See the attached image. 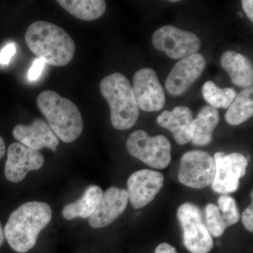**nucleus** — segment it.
<instances>
[{"mask_svg":"<svg viewBox=\"0 0 253 253\" xmlns=\"http://www.w3.org/2000/svg\"><path fill=\"white\" fill-rule=\"evenodd\" d=\"M194 116L189 108L177 106L172 111H163L157 118L161 127L172 133L177 144L184 145L192 139Z\"/></svg>","mask_w":253,"mask_h":253,"instance_id":"obj_16","label":"nucleus"},{"mask_svg":"<svg viewBox=\"0 0 253 253\" xmlns=\"http://www.w3.org/2000/svg\"><path fill=\"white\" fill-rule=\"evenodd\" d=\"M57 2L68 13L83 21L98 19L106 9L104 0H59Z\"/></svg>","mask_w":253,"mask_h":253,"instance_id":"obj_20","label":"nucleus"},{"mask_svg":"<svg viewBox=\"0 0 253 253\" xmlns=\"http://www.w3.org/2000/svg\"><path fill=\"white\" fill-rule=\"evenodd\" d=\"M132 89L136 104L142 111L155 112L164 107L166 94L154 70L145 68L136 71Z\"/></svg>","mask_w":253,"mask_h":253,"instance_id":"obj_10","label":"nucleus"},{"mask_svg":"<svg viewBox=\"0 0 253 253\" xmlns=\"http://www.w3.org/2000/svg\"><path fill=\"white\" fill-rule=\"evenodd\" d=\"M25 40L33 54L51 66H66L76 52L71 37L62 28L47 21H38L30 25Z\"/></svg>","mask_w":253,"mask_h":253,"instance_id":"obj_2","label":"nucleus"},{"mask_svg":"<svg viewBox=\"0 0 253 253\" xmlns=\"http://www.w3.org/2000/svg\"><path fill=\"white\" fill-rule=\"evenodd\" d=\"M100 91L109 103L113 126L119 130L132 127L139 118V109L127 78L121 73L109 75L100 83Z\"/></svg>","mask_w":253,"mask_h":253,"instance_id":"obj_4","label":"nucleus"},{"mask_svg":"<svg viewBox=\"0 0 253 253\" xmlns=\"http://www.w3.org/2000/svg\"><path fill=\"white\" fill-rule=\"evenodd\" d=\"M153 45L172 59H181L198 53L201 46L199 37L191 32L166 26L155 32Z\"/></svg>","mask_w":253,"mask_h":253,"instance_id":"obj_8","label":"nucleus"},{"mask_svg":"<svg viewBox=\"0 0 253 253\" xmlns=\"http://www.w3.org/2000/svg\"><path fill=\"white\" fill-rule=\"evenodd\" d=\"M13 136L19 143L30 149L39 151L48 148L56 151L59 141L51 128L41 118H37L31 124H18L13 129Z\"/></svg>","mask_w":253,"mask_h":253,"instance_id":"obj_15","label":"nucleus"},{"mask_svg":"<svg viewBox=\"0 0 253 253\" xmlns=\"http://www.w3.org/2000/svg\"><path fill=\"white\" fill-rule=\"evenodd\" d=\"M37 104L55 135L66 143L76 141L83 130V120L76 104L56 91H42Z\"/></svg>","mask_w":253,"mask_h":253,"instance_id":"obj_3","label":"nucleus"},{"mask_svg":"<svg viewBox=\"0 0 253 253\" xmlns=\"http://www.w3.org/2000/svg\"><path fill=\"white\" fill-rule=\"evenodd\" d=\"M45 63V61L42 59H38L34 61L28 73V78L30 81H36L41 76Z\"/></svg>","mask_w":253,"mask_h":253,"instance_id":"obj_25","label":"nucleus"},{"mask_svg":"<svg viewBox=\"0 0 253 253\" xmlns=\"http://www.w3.org/2000/svg\"><path fill=\"white\" fill-rule=\"evenodd\" d=\"M4 234L3 232L2 229H1V224H0V247L4 244Z\"/></svg>","mask_w":253,"mask_h":253,"instance_id":"obj_31","label":"nucleus"},{"mask_svg":"<svg viewBox=\"0 0 253 253\" xmlns=\"http://www.w3.org/2000/svg\"><path fill=\"white\" fill-rule=\"evenodd\" d=\"M253 115V88H246L237 94L234 101L228 108L226 113V122L231 126H239Z\"/></svg>","mask_w":253,"mask_h":253,"instance_id":"obj_21","label":"nucleus"},{"mask_svg":"<svg viewBox=\"0 0 253 253\" xmlns=\"http://www.w3.org/2000/svg\"><path fill=\"white\" fill-rule=\"evenodd\" d=\"M243 9L247 15L248 17L251 20V22L253 21V0H243L242 1Z\"/></svg>","mask_w":253,"mask_h":253,"instance_id":"obj_29","label":"nucleus"},{"mask_svg":"<svg viewBox=\"0 0 253 253\" xmlns=\"http://www.w3.org/2000/svg\"><path fill=\"white\" fill-rule=\"evenodd\" d=\"M5 153H6V145L3 138L0 136V159L4 157Z\"/></svg>","mask_w":253,"mask_h":253,"instance_id":"obj_30","label":"nucleus"},{"mask_svg":"<svg viewBox=\"0 0 253 253\" xmlns=\"http://www.w3.org/2000/svg\"><path fill=\"white\" fill-rule=\"evenodd\" d=\"M183 231V242L191 253H208L213 247L212 236L203 221L202 213L196 205L185 203L176 212Z\"/></svg>","mask_w":253,"mask_h":253,"instance_id":"obj_6","label":"nucleus"},{"mask_svg":"<svg viewBox=\"0 0 253 253\" xmlns=\"http://www.w3.org/2000/svg\"><path fill=\"white\" fill-rule=\"evenodd\" d=\"M16 46L14 43H10L5 46L0 51V63L2 65H6L9 63L11 58L16 53Z\"/></svg>","mask_w":253,"mask_h":253,"instance_id":"obj_26","label":"nucleus"},{"mask_svg":"<svg viewBox=\"0 0 253 253\" xmlns=\"http://www.w3.org/2000/svg\"><path fill=\"white\" fill-rule=\"evenodd\" d=\"M169 1H170V2H178L179 1H178V0H170Z\"/></svg>","mask_w":253,"mask_h":253,"instance_id":"obj_32","label":"nucleus"},{"mask_svg":"<svg viewBox=\"0 0 253 253\" xmlns=\"http://www.w3.org/2000/svg\"><path fill=\"white\" fill-rule=\"evenodd\" d=\"M126 147L131 156L153 168L165 169L171 162L170 141L163 135L151 136L136 130L128 137Z\"/></svg>","mask_w":253,"mask_h":253,"instance_id":"obj_5","label":"nucleus"},{"mask_svg":"<svg viewBox=\"0 0 253 253\" xmlns=\"http://www.w3.org/2000/svg\"><path fill=\"white\" fill-rule=\"evenodd\" d=\"M129 196L126 190L110 187L103 194L94 213L89 217V224L94 229L111 224L126 209Z\"/></svg>","mask_w":253,"mask_h":253,"instance_id":"obj_14","label":"nucleus"},{"mask_svg":"<svg viewBox=\"0 0 253 253\" xmlns=\"http://www.w3.org/2000/svg\"><path fill=\"white\" fill-rule=\"evenodd\" d=\"M103 194L104 192L99 186H89L77 201L66 205L63 208V217L67 220L90 217L97 207Z\"/></svg>","mask_w":253,"mask_h":253,"instance_id":"obj_19","label":"nucleus"},{"mask_svg":"<svg viewBox=\"0 0 253 253\" xmlns=\"http://www.w3.org/2000/svg\"><path fill=\"white\" fill-rule=\"evenodd\" d=\"M44 163V156L39 151L30 149L19 142L12 143L7 149L5 176L11 182H21L30 171L41 169Z\"/></svg>","mask_w":253,"mask_h":253,"instance_id":"obj_11","label":"nucleus"},{"mask_svg":"<svg viewBox=\"0 0 253 253\" xmlns=\"http://www.w3.org/2000/svg\"><path fill=\"white\" fill-rule=\"evenodd\" d=\"M243 224L250 232L253 231V202L245 210L242 214Z\"/></svg>","mask_w":253,"mask_h":253,"instance_id":"obj_27","label":"nucleus"},{"mask_svg":"<svg viewBox=\"0 0 253 253\" xmlns=\"http://www.w3.org/2000/svg\"><path fill=\"white\" fill-rule=\"evenodd\" d=\"M164 176L158 171L141 169L133 173L127 180L129 201L134 209H140L149 204L161 191Z\"/></svg>","mask_w":253,"mask_h":253,"instance_id":"obj_12","label":"nucleus"},{"mask_svg":"<svg viewBox=\"0 0 253 253\" xmlns=\"http://www.w3.org/2000/svg\"><path fill=\"white\" fill-rule=\"evenodd\" d=\"M202 94L206 102L214 109H226L234 101L237 92L232 88H221L212 81H207L202 88Z\"/></svg>","mask_w":253,"mask_h":253,"instance_id":"obj_22","label":"nucleus"},{"mask_svg":"<svg viewBox=\"0 0 253 253\" xmlns=\"http://www.w3.org/2000/svg\"><path fill=\"white\" fill-rule=\"evenodd\" d=\"M205 214L210 234L214 237L222 236L227 226L217 205L208 204L205 208Z\"/></svg>","mask_w":253,"mask_h":253,"instance_id":"obj_23","label":"nucleus"},{"mask_svg":"<svg viewBox=\"0 0 253 253\" xmlns=\"http://www.w3.org/2000/svg\"><path fill=\"white\" fill-rule=\"evenodd\" d=\"M218 208L227 227L234 225L240 219V212L235 199L228 195H221L218 199Z\"/></svg>","mask_w":253,"mask_h":253,"instance_id":"obj_24","label":"nucleus"},{"mask_svg":"<svg viewBox=\"0 0 253 253\" xmlns=\"http://www.w3.org/2000/svg\"><path fill=\"white\" fill-rule=\"evenodd\" d=\"M219 112L217 109L206 105L201 109L197 117L193 121L191 142L195 146H206L212 141V134L219 123Z\"/></svg>","mask_w":253,"mask_h":253,"instance_id":"obj_18","label":"nucleus"},{"mask_svg":"<svg viewBox=\"0 0 253 253\" xmlns=\"http://www.w3.org/2000/svg\"><path fill=\"white\" fill-rule=\"evenodd\" d=\"M206 65V58L199 53L179 60L166 79L168 92L175 96L185 93L201 76Z\"/></svg>","mask_w":253,"mask_h":253,"instance_id":"obj_13","label":"nucleus"},{"mask_svg":"<svg viewBox=\"0 0 253 253\" xmlns=\"http://www.w3.org/2000/svg\"><path fill=\"white\" fill-rule=\"evenodd\" d=\"M214 160L215 173L212 184L213 191L223 195L235 192L239 189L240 179L246 174L247 158L239 153L217 152Z\"/></svg>","mask_w":253,"mask_h":253,"instance_id":"obj_9","label":"nucleus"},{"mask_svg":"<svg viewBox=\"0 0 253 253\" xmlns=\"http://www.w3.org/2000/svg\"><path fill=\"white\" fill-rule=\"evenodd\" d=\"M51 217L49 204L41 201L26 203L10 214L4 228V237L16 252L27 253L36 246L38 235Z\"/></svg>","mask_w":253,"mask_h":253,"instance_id":"obj_1","label":"nucleus"},{"mask_svg":"<svg viewBox=\"0 0 253 253\" xmlns=\"http://www.w3.org/2000/svg\"><path fill=\"white\" fill-rule=\"evenodd\" d=\"M221 67L229 74L231 82L240 87L253 86V66L249 58L234 51H226L221 56Z\"/></svg>","mask_w":253,"mask_h":253,"instance_id":"obj_17","label":"nucleus"},{"mask_svg":"<svg viewBox=\"0 0 253 253\" xmlns=\"http://www.w3.org/2000/svg\"><path fill=\"white\" fill-rule=\"evenodd\" d=\"M214 173V158L205 151L194 150L181 157L178 178L183 185L202 189L212 185Z\"/></svg>","mask_w":253,"mask_h":253,"instance_id":"obj_7","label":"nucleus"},{"mask_svg":"<svg viewBox=\"0 0 253 253\" xmlns=\"http://www.w3.org/2000/svg\"><path fill=\"white\" fill-rule=\"evenodd\" d=\"M155 253H178L175 248L167 243L158 245L155 250Z\"/></svg>","mask_w":253,"mask_h":253,"instance_id":"obj_28","label":"nucleus"}]
</instances>
